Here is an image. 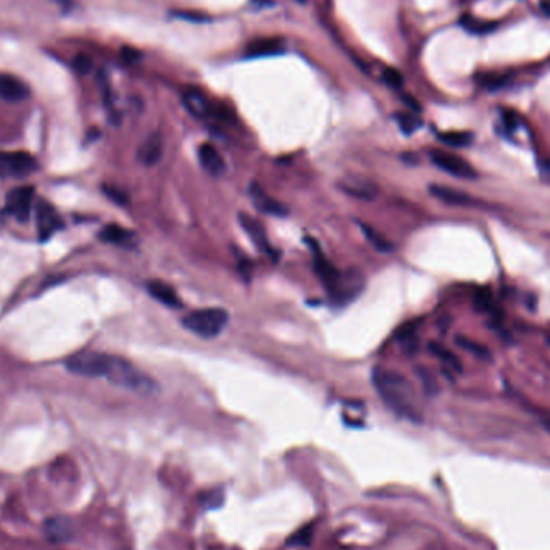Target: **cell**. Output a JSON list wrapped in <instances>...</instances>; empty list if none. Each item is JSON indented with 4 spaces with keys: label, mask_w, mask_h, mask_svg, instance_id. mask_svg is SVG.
<instances>
[{
    "label": "cell",
    "mask_w": 550,
    "mask_h": 550,
    "mask_svg": "<svg viewBox=\"0 0 550 550\" xmlns=\"http://www.w3.org/2000/svg\"><path fill=\"white\" fill-rule=\"evenodd\" d=\"M372 383L375 387L380 398L385 401L389 409L402 417L417 420L418 413L415 409V393L409 380L401 373L377 367L372 372Z\"/></svg>",
    "instance_id": "obj_1"
},
{
    "label": "cell",
    "mask_w": 550,
    "mask_h": 550,
    "mask_svg": "<svg viewBox=\"0 0 550 550\" xmlns=\"http://www.w3.org/2000/svg\"><path fill=\"white\" fill-rule=\"evenodd\" d=\"M105 378L113 385H116V387L130 389L134 393L150 394L156 389V383L153 382L151 377L142 372L132 362L118 356H111L110 367Z\"/></svg>",
    "instance_id": "obj_2"
},
{
    "label": "cell",
    "mask_w": 550,
    "mask_h": 550,
    "mask_svg": "<svg viewBox=\"0 0 550 550\" xmlns=\"http://www.w3.org/2000/svg\"><path fill=\"white\" fill-rule=\"evenodd\" d=\"M227 324H229V313L220 308L198 309L182 319V325L187 330L194 332L198 337L205 339L219 337L224 332Z\"/></svg>",
    "instance_id": "obj_3"
},
{
    "label": "cell",
    "mask_w": 550,
    "mask_h": 550,
    "mask_svg": "<svg viewBox=\"0 0 550 550\" xmlns=\"http://www.w3.org/2000/svg\"><path fill=\"white\" fill-rule=\"evenodd\" d=\"M111 354L105 353H77L66 361V368L75 375L87 378H105L108 372Z\"/></svg>",
    "instance_id": "obj_4"
},
{
    "label": "cell",
    "mask_w": 550,
    "mask_h": 550,
    "mask_svg": "<svg viewBox=\"0 0 550 550\" xmlns=\"http://www.w3.org/2000/svg\"><path fill=\"white\" fill-rule=\"evenodd\" d=\"M36 158L25 151H0V179H23L37 169Z\"/></svg>",
    "instance_id": "obj_5"
},
{
    "label": "cell",
    "mask_w": 550,
    "mask_h": 550,
    "mask_svg": "<svg viewBox=\"0 0 550 550\" xmlns=\"http://www.w3.org/2000/svg\"><path fill=\"white\" fill-rule=\"evenodd\" d=\"M34 201V189L32 187L23 185L10 190L5 198V208L7 213L11 214L18 223H26L30 219Z\"/></svg>",
    "instance_id": "obj_6"
},
{
    "label": "cell",
    "mask_w": 550,
    "mask_h": 550,
    "mask_svg": "<svg viewBox=\"0 0 550 550\" xmlns=\"http://www.w3.org/2000/svg\"><path fill=\"white\" fill-rule=\"evenodd\" d=\"M430 158L435 166H438L442 171H446L447 174L456 175V177L461 179H475L476 177V171L470 163H467L463 158L452 155V153L442 151V150H433L430 153Z\"/></svg>",
    "instance_id": "obj_7"
},
{
    "label": "cell",
    "mask_w": 550,
    "mask_h": 550,
    "mask_svg": "<svg viewBox=\"0 0 550 550\" xmlns=\"http://www.w3.org/2000/svg\"><path fill=\"white\" fill-rule=\"evenodd\" d=\"M63 220L55 211V208L45 200H39L36 206V229L41 242H47L56 232L61 230Z\"/></svg>",
    "instance_id": "obj_8"
},
{
    "label": "cell",
    "mask_w": 550,
    "mask_h": 550,
    "mask_svg": "<svg viewBox=\"0 0 550 550\" xmlns=\"http://www.w3.org/2000/svg\"><path fill=\"white\" fill-rule=\"evenodd\" d=\"M362 287H364V279H362V274L356 270H349L348 274H342L328 294L333 301L337 303H348L351 299L356 298L357 294L361 293Z\"/></svg>",
    "instance_id": "obj_9"
},
{
    "label": "cell",
    "mask_w": 550,
    "mask_h": 550,
    "mask_svg": "<svg viewBox=\"0 0 550 550\" xmlns=\"http://www.w3.org/2000/svg\"><path fill=\"white\" fill-rule=\"evenodd\" d=\"M238 219H240L243 230H245L246 234L249 235V238H251L254 245H256L261 251L269 254V256L275 261V249L270 246L268 235H265V230L263 229V225L259 224V220H256L251 216H248V214H243V213L240 214V216H238Z\"/></svg>",
    "instance_id": "obj_10"
},
{
    "label": "cell",
    "mask_w": 550,
    "mask_h": 550,
    "mask_svg": "<svg viewBox=\"0 0 550 550\" xmlns=\"http://www.w3.org/2000/svg\"><path fill=\"white\" fill-rule=\"evenodd\" d=\"M249 195L253 198L254 206H256L261 213L270 214V216H287L288 208L282 203L272 200V198L261 189L258 184H253L249 189Z\"/></svg>",
    "instance_id": "obj_11"
},
{
    "label": "cell",
    "mask_w": 550,
    "mask_h": 550,
    "mask_svg": "<svg viewBox=\"0 0 550 550\" xmlns=\"http://www.w3.org/2000/svg\"><path fill=\"white\" fill-rule=\"evenodd\" d=\"M30 95V89L18 77L0 75V99L7 101H23Z\"/></svg>",
    "instance_id": "obj_12"
},
{
    "label": "cell",
    "mask_w": 550,
    "mask_h": 550,
    "mask_svg": "<svg viewBox=\"0 0 550 550\" xmlns=\"http://www.w3.org/2000/svg\"><path fill=\"white\" fill-rule=\"evenodd\" d=\"M137 158L145 166H155L163 158V137L158 132L151 134L144 144L140 145L137 151Z\"/></svg>",
    "instance_id": "obj_13"
},
{
    "label": "cell",
    "mask_w": 550,
    "mask_h": 550,
    "mask_svg": "<svg viewBox=\"0 0 550 550\" xmlns=\"http://www.w3.org/2000/svg\"><path fill=\"white\" fill-rule=\"evenodd\" d=\"M100 240L105 243H111V245H118V246H126V248H132L135 245V234L130 232L124 227L118 225V224H108L105 225L104 229L100 230Z\"/></svg>",
    "instance_id": "obj_14"
},
{
    "label": "cell",
    "mask_w": 550,
    "mask_h": 550,
    "mask_svg": "<svg viewBox=\"0 0 550 550\" xmlns=\"http://www.w3.org/2000/svg\"><path fill=\"white\" fill-rule=\"evenodd\" d=\"M146 290H149V293L156 299V301L163 303L164 306H168V308H173V309L182 308V301H180L179 294L175 293L174 288L171 285H168V283H164L161 280H151L146 283Z\"/></svg>",
    "instance_id": "obj_15"
},
{
    "label": "cell",
    "mask_w": 550,
    "mask_h": 550,
    "mask_svg": "<svg viewBox=\"0 0 550 550\" xmlns=\"http://www.w3.org/2000/svg\"><path fill=\"white\" fill-rule=\"evenodd\" d=\"M198 158H200L201 166L206 169V173L211 175H223L225 171L224 158L220 155L216 146L211 144H203L198 150Z\"/></svg>",
    "instance_id": "obj_16"
},
{
    "label": "cell",
    "mask_w": 550,
    "mask_h": 550,
    "mask_svg": "<svg viewBox=\"0 0 550 550\" xmlns=\"http://www.w3.org/2000/svg\"><path fill=\"white\" fill-rule=\"evenodd\" d=\"M285 50V41L280 37H258L248 44L246 54L249 56H269L282 54Z\"/></svg>",
    "instance_id": "obj_17"
},
{
    "label": "cell",
    "mask_w": 550,
    "mask_h": 550,
    "mask_svg": "<svg viewBox=\"0 0 550 550\" xmlns=\"http://www.w3.org/2000/svg\"><path fill=\"white\" fill-rule=\"evenodd\" d=\"M339 189H342L346 195L354 196V198H361V200H373L377 196V189L373 187L370 182L362 179H356V177H349L346 180H342L338 184Z\"/></svg>",
    "instance_id": "obj_18"
},
{
    "label": "cell",
    "mask_w": 550,
    "mask_h": 550,
    "mask_svg": "<svg viewBox=\"0 0 550 550\" xmlns=\"http://www.w3.org/2000/svg\"><path fill=\"white\" fill-rule=\"evenodd\" d=\"M430 194H432L435 198L438 200L447 203V205L452 206H468L473 205V198L463 194L461 190L451 189V187H444V185H432L430 187Z\"/></svg>",
    "instance_id": "obj_19"
},
{
    "label": "cell",
    "mask_w": 550,
    "mask_h": 550,
    "mask_svg": "<svg viewBox=\"0 0 550 550\" xmlns=\"http://www.w3.org/2000/svg\"><path fill=\"white\" fill-rule=\"evenodd\" d=\"M50 541H66L71 535V523L66 518H52L47 523Z\"/></svg>",
    "instance_id": "obj_20"
},
{
    "label": "cell",
    "mask_w": 550,
    "mask_h": 550,
    "mask_svg": "<svg viewBox=\"0 0 550 550\" xmlns=\"http://www.w3.org/2000/svg\"><path fill=\"white\" fill-rule=\"evenodd\" d=\"M361 229L362 232H364V235L368 242H370V245L377 249V251H382V253H389L393 251V243H389L387 238H385L383 235H380L377 230H373L372 227H368L367 224H362L361 223Z\"/></svg>",
    "instance_id": "obj_21"
},
{
    "label": "cell",
    "mask_w": 550,
    "mask_h": 550,
    "mask_svg": "<svg viewBox=\"0 0 550 550\" xmlns=\"http://www.w3.org/2000/svg\"><path fill=\"white\" fill-rule=\"evenodd\" d=\"M184 104L187 106V110L190 113H194L195 116H205L209 111L206 100L203 99L201 94L198 92H187L184 95Z\"/></svg>",
    "instance_id": "obj_22"
},
{
    "label": "cell",
    "mask_w": 550,
    "mask_h": 550,
    "mask_svg": "<svg viewBox=\"0 0 550 550\" xmlns=\"http://www.w3.org/2000/svg\"><path fill=\"white\" fill-rule=\"evenodd\" d=\"M430 351H432L436 357H439V359L444 362V364L452 367L454 370H458V372L462 370V364H461V361H458V357L456 354H452L449 349H446L444 346H441L438 343H432L430 344Z\"/></svg>",
    "instance_id": "obj_23"
},
{
    "label": "cell",
    "mask_w": 550,
    "mask_h": 550,
    "mask_svg": "<svg viewBox=\"0 0 550 550\" xmlns=\"http://www.w3.org/2000/svg\"><path fill=\"white\" fill-rule=\"evenodd\" d=\"M439 140L442 142V144L461 149V146H468L470 144H472L473 137L470 132H444V134L439 135Z\"/></svg>",
    "instance_id": "obj_24"
},
{
    "label": "cell",
    "mask_w": 550,
    "mask_h": 550,
    "mask_svg": "<svg viewBox=\"0 0 550 550\" xmlns=\"http://www.w3.org/2000/svg\"><path fill=\"white\" fill-rule=\"evenodd\" d=\"M456 343L461 346V348H463L465 351H468L470 354L481 357V359H487V357H489V351H487L483 344L476 343L475 339H468L465 337H457Z\"/></svg>",
    "instance_id": "obj_25"
},
{
    "label": "cell",
    "mask_w": 550,
    "mask_h": 550,
    "mask_svg": "<svg viewBox=\"0 0 550 550\" xmlns=\"http://www.w3.org/2000/svg\"><path fill=\"white\" fill-rule=\"evenodd\" d=\"M461 23H462V26L465 27V30H468L470 32H475V34L487 32V31L494 30V27H496V23H481L478 20L470 18V16H463V18L461 20Z\"/></svg>",
    "instance_id": "obj_26"
},
{
    "label": "cell",
    "mask_w": 550,
    "mask_h": 550,
    "mask_svg": "<svg viewBox=\"0 0 550 550\" xmlns=\"http://www.w3.org/2000/svg\"><path fill=\"white\" fill-rule=\"evenodd\" d=\"M311 539H313V528L308 526V528H303L294 532L290 539H288V544H290V546H308Z\"/></svg>",
    "instance_id": "obj_27"
},
{
    "label": "cell",
    "mask_w": 550,
    "mask_h": 550,
    "mask_svg": "<svg viewBox=\"0 0 550 550\" xmlns=\"http://www.w3.org/2000/svg\"><path fill=\"white\" fill-rule=\"evenodd\" d=\"M223 502H224V496H223V491L220 489L209 491V492H206V496L201 497V504L206 508H216L219 506H223Z\"/></svg>",
    "instance_id": "obj_28"
},
{
    "label": "cell",
    "mask_w": 550,
    "mask_h": 550,
    "mask_svg": "<svg viewBox=\"0 0 550 550\" xmlns=\"http://www.w3.org/2000/svg\"><path fill=\"white\" fill-rule=\"evenodd\" d=\"M383 79L389 87H394V89H399V87H402V84H404L402 75L398 70H394V68H385Z\"/></svg>",
    "instance_id": "obj_29"
},
{
    "label": "cell",
    "mask_w": 550,
    "mask_h": 550,
    "mask_svg": "<svg viewBox=\"0 0 550 550\" xmlns=\"http://www.w3.org/2000/svg\"><path fill=\"white\" fill-rule=\"evenodd\" d=\"M398 123L401 129L404 130L406 134H411L415 130L418 126H420V123H418V119L415 116L412 115H398Z\"/></svg>",
    "instance_id": "obj_30"
},
{
    "label": "cell",
    "mask_w": 550,
    "mask_h": 550,
    "mask_svg": "<svg viewBox=\"0 0 550 550\" xmlns=\"http://www.w3.org/2000/svg\"><path fill=\"white\" fill-rule=\"evenodd\" d=\"M104 192H105V195L108 196L111 201H115V203H116V205L126 206L127 203H129V198H127V195L124 194V192H121V190L115 189V187H105Z\"/></svg>",
    "instance_id": "obj_31"
},
{
    "label": "cell",
    "mask_w": 550,
    "mask_h": 550,
    "mask_svg": "<svg viewBox=\"0 0 550 550\" xmlns=\"http://www.w3.org/2000/svg\"><path fill=\"white\" fill-rule=\"evenodd\" d=\"M73 66H75V70L79 75H87V73L92 70V60H90L87 55H77Z\"/></svg>",
    "instance_id": "obj_32"
},
{
    "label": "cell",
    "mask_w": 550,
    "mask_h": 550,
    "mask_svg": "<svg viewBox=\"0 0 550 550\" xmlns=\"http://www.w3.org/2000/svg\"><path fill=\"white\" fill-rule=\"evenodd\" d=\"M418 377H420L423 387H425V389H427V393H435V391L438 389V385H436L433 375L428 370L420 368V370H418Z\"/></svg>",
    "instance_id": "obj_33"
},
{
    "label": "cell",
    "mask_w": 550,
    "mask_h": 550,
    "mask_svg": "<svg viewBox=\"0 0 550 550\" xmlns=\"http://www.w3.org/2000/svg\"><path fill=\"white\" fill-rule=\"evenodd\" d=\"M251 261H246V259H242L240 263H238V272H240L242 277L245 280H249L251 279Z\"/></svg>",
    "instance_id": "obj_34"
},
{
    "label": "cell",
    "mask_w": 550,
    "mask_h": 550,
    "mask_svg": "<svg viewBox=\"0 0 550 550\" xmlns=\"http://www.w3.org/2000/svg\"><path fill=\"white\" fill-rule=\"evenodd\" d=\"M121 56H123V60L126 61V63H135V61L140 58V54L135 49L124 47L123 52H121Z\"/></svg>",
    "instance_id": "obj_35"
},
{
    "label": "cell",
    "mask_w": 550,
    "mask_h": 550,
    "mask_svg": "<svg viewBox=\"0 0 550 550\" xmlns=\"http://www.w3.org/2000/svg\"><path fill=\"white\" fill-rule=\"evenodd\" d=\"M504 123H506L508 129L517 127V118H515L513 113H506V115H504Z\"/></svg>",
    "instance_id": "obj_36"
},
{
    "label": "cell",
    "mask_w": 550,
    "mask_h": 550,
    "mask_svg": "<svg viewBox=\"0 0 550 550\" xmlns=\"http://www.w3.org/2000/svg\"><path fill=\"white\" fill-rule=\"evenodd\" d=\"M541 10L546 16H550V0H541Z\"/></svg>",
    "instance_id": "obj_37"
},
{
    "label": "cell",
    "mask_w": 550,
    "mask_h": 550,
    "mask_svg": "<svg viewBox=\"0 0 550 550\" xmlns=\"http://www.w3.org/2000/svg\"><path fill=\"white\" fill-rule=\"evenodd\" d=\"M544 425H546V428H547L549 432H550V420H549V422H546V423H544Z\"/></svg>",
    "instance_id": "obj_38"
}]
</instances>
